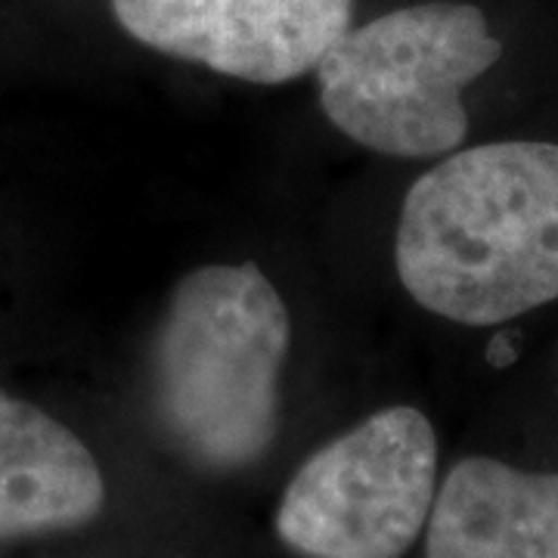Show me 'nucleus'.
Segmentation results:
<instances>
[{
    "instance_id": "2",
    "label": "nucleus",
    "mask_w": 558,
    "mask_h": 558,
    "mask_svg": "<svg viewBox=\"0 0 558 558\" xmlns=\"http://www.w3.org/2000/svg\"><path fill=\"white\" fill-rule=\"evenodd\" d=\"M289 311L258 264H208L180 279L153 348L165 428L208 469H242L277 435Z\"/></svg>"
},
{
    "instance_id": "3",
    "label": "nucleus",
    "mask_w": 558,
    "mask_h": 558,
    "mask_svg": "<svg viewBox=\"0 0 558 558\" xmlns=\"http://www.w3.org/2000/svg\"><path fill=\"white\" fill-rule=\"evenodd\" d=\"M502 60L472 0H422L351 25L314 65L319 106L344 137L395 156H447L469 134L462 94Z\"/></svg>"
},
{
    "instance_id": "4",
    "label": "nucleus",
    "mask_w": 558,
    "mask_h": 558,
    "mask_svg": "<svg viewBox=\"0 0 558 558\" xmlns=\"http://www.w3.org/2000/svg\"><path fill=\"white\" fill-rule=\"evenodd\" d=\"M438 438L413 407H388L307 459L279 502V539L304 558H400L425 527Z\"/></svg>"
},
{
    "instance_id": "6",
    "label": "nucleus",
    "mask_w": 558,
    "mask_h": 558,
    "mask_svg": "<svg viewBox=\"0 0 558 558\" xmlns=\"http://www.w3.org/2000/svg\"><path fill=\"white\" fill-rule=\"evenodd\" d=\"M428 515L425 558H558V475L469 457Z\"/></svg>"
},
{
    "instance_id": "1",
    "label": "nucleus",
    "mask_w": 558,
    "mask_h": 558,
    "mask_svg": "<svg viewBox=\"0 0 558 558\" xmlns=\"http://www.w3.org/2000/svg\"><path fill=\"white\" fill-rule=\"evenodd\" d=\"M398 277L416 304L497 326L558 299V143L462 149L410 186Z\"/></svg>"
},
{
    "instance_id": "7",
    "label": "nucleus",
    "mask_w": 558,
    "mask_h": 558,
    "mask_svg": "<svg viewBox=\"0 0 558 558\" xmlns=\"http://www.w3.org/2000/svg\"><path fill=\"white\" fill-rule=\"evenodd\" d=\"M102 499L94 453L62 422L0 391V539L81 527Z\"/></svg>"
},
{
    "instance_id": "5",
    "label": "nucleus",
    "mask_w": 558,
    "mask_h": 558,
    "mask_svg": "<svg viewBox=\"0 0 558 558\" xmlns=\"http://www.w3.org/2000/svg\"><path fill=\"white\" fill-rule=\"evenodd\" d=\"M143 47L227 78L286 84L351 28L354 0H109Z\"/></svg>"
}]
</instances>
